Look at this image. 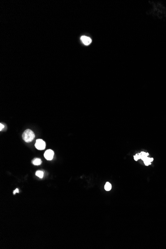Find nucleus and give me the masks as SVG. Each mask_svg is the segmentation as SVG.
Masks as SVG:
<instances>
[{
	"instance_id": "5",
	"label": "nucleus",
	"mask_w": 166,
	"mask_h": 249,
	"mask_svg": "<svg viewBox=\"0 0 166 249\" xmlns=\"http://www.w3.org/2000/svg\"><path fill=\"white\" fill-rule=\"evenodd\" d=\"M139 156L140 157V159H141L143 161L145 160L148 157V156L149 155L148 153H146L144 152H141V153H139Z\"/></svg>"
},
{
	"instance_id": "11",
	"label": "nucleus",
	"mask_w": 166,
	"mask_h": 249,
	"mask_svg": "<svg viewBox=\"0 0 166 249\" xmlns=\"http://www.w3.org/2000/svg\"><path fill=\"white\" fill-rule=\"evenodd\" d=\"M4 128V125L3 124H2V123L0 124V130L2 131V129Z\"/></svg>"
},
{
	"instance_id": "8",
	"label": "nucleus",
	"mask_w": 166,
	"mask_h": 249,
	"mask_svg": "<svg viewBox=\"0 0 166 249\" xmlns=\"http://www.w3.org/2000/svg\"><path fill=\"white\" fill-rule=\"evenodd\" d=\"M105 189L107 191H111V185L110 183L107 182L105 186Z\"/></svg>"
},
{
	"instance_id": "7",
	"label": "nucleus",
	"mask_w": 166,
	"mask_h": 249,
	"mask_svg": "<svg viewBox=\"0 0 166 249\" xmlns=\"http://www.w3.org/2000/svg\"><path fill=\"white\" fill-rule=\"evenodd\" d=\"M41 160L39 158H35L32 161L33 164L36 166L40 165L41 164Z\"/></svg>"
},
{
	"instance_id": "6",
	"label": "nucleus",
	"mask_w": 166,
	"mask_h": 249,
	"mask_svg": "<svg viewBox=\"0 0 166 249\" xmlns=\"http://www.w3.org/2000/svg\"><path fill=\"white\" fill-rule=\"evenodd\" d=\"M153 160H154V159L153 158H149L148 157L145 160L143 161V162H144V164L146 166H148L149 165L151 164V163L153 161Z\"/></svg>"
},
{
	"instance_id": "1",
	"label": "nucleus",
	"mask_w": 166,
	"mask_h": 249,
	"mask_svg": "<svg viewBox=\"0 0 166 249\" xmlns=\"http://www.w3.org/2000/svg\"><path fill=\"white\" fill-rule=\"evenodd\" d=\"M22 138L25 142L29 143L31 142L35 138V135L32 130L28 129L24 132L22 135Z\"/></svg>"
},
{
	"instance_id": "9",
	"label": "nucleus",
	"mask_w": 166,
	"mask_h": 249,
	"mask_svg": "<svg viewBox=\"0 0 166 249\" xmlns=\"http://www.w3.org/2000/svg\"><path fill=\"white\" fill-rule=\"evenodd\" d=\"M35 175L36 176H37V177H38L39 178L42 179L43 178V175H44V173L41 171H37L36 173H35Z\"/></svg>"
},
{
	"instance_id": "3",
	"label": "nucleus",
	"mask_w": 166,
	"mask_h": 249,
	"mask_svg": "<svg viewBox=\"0 0 166 249\" xmlns=\"http://www.w3.org/2000/svg\"><path fill=\"white\" fill-rule=\"evenodd\" d=\"M44 156L46 160L49 161L51 160H52L54 156V152L51 149L47 150L44 153Z\"/></svg>"
},
{
	"instance_id": "4",
	"label": "nucleus",
	"mask_w": 166,
	"mask_h": 249,
	"mask_svg": "<svg viewBox=\"0 0 166 249\" xmlns=\"http://www.w3.org/2000/svg\"><path fill=\"white\" fill-rule=\"evenodd\" d=\"M81 40L83 43L85 45H89L92 43V39L90 37L85 35L81 37Z\"/></svg>"
},
{
	"instance_id": "10",
	"label": "nucleus",
	"mask_w": 166,
	"mask_h": 249,
	"mask_svg": "<svg viewBox=\"0 0 166 249\" xmlns=\"http://www.w3.org/2000/svg\"><path fill=\"white\" fill-rule=\"evenodd\" d=\"M134 160L137 161H138V160L140 159V156H139V154H136L134 156Z\"/></svg>"
},
{
	"instance_id": "2",
	"label": "nucleus",
	"mask_w": 166,
	"mask_h": 249,
	"mask_svg": "<svg viewBox=\"0 0 166 249\" xmlns=\"http://www.w3.org/2000/svg\"><path fill=\"white\" fill-rule=\"evenodd\" d=\"M35 146L38 150H42L45 148V142L42 139H37L36 141Z\"/></svg>"
},
{
	"instance_id": "12",
	"label": "nucleus",
	"mask_w": 166,
	"mask_h": 249,
	"mask_svg": "<svg viewBox=\"0 0 166 249\" xmlns=\"http://www.w3.org/2000/svg\"><path fill=\"white\" fill-rule=\"evenodd\" d=\"M19 193V191L18 189H17L15 191H14V194H16V193Z\"/></svg>"
}]
</instances>
